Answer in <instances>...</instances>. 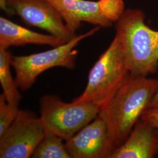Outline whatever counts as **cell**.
<instances>
[{"label": "cell", "instance_id": "obj_1", "mask_svg": "<svg viewBox=\"0 0 158 158\" xmlns=\"http://www.w3.org/2000/svg\"><path fill=\"white\" fill-rule=\"evenodd\" d=\"M158 89L157 79L130 74L110 101L100 108L98 115L106 122L115 147L130 135Z\"/></svg>", "mask_w": 158, "mask_h": 158}, {"label": "cell", "instance_id": "obj_2", "mask_svg": "<svg viewBox=\"0 0 158 158\" xmlns=\"http://www.w3.org/2000/svg\"><path fill=\"white\" fill-rule=\"evenodd\" d=\"M125 61L130 74L147 76L158 68V31L145 23V14L138 9L125 10L115 23Z\"/></svg>", "mask_w": 158, "mask_h": 158}, {"label": "cell", "instance_id": "obj_3", "mask_svg": "<svg viewBox=\"0 0 158 158\" xmlns=\"http://www.w3.org/2000/svg\"><path fill=\"white\" fill-rule=\"evenodd\" d=\"M130 74L119 40L115 35L91 69L85 90L73 101L89 102L101 108L110 101Z\"/></svg>", "mask_w": 158, "mask_h": 158}, {"label": "cell", "instance_id": "obj_4", "mask_svg": "<svg viewBox=\"0 0 158 158\" xmlns=\"http://www.w3.org/2000/svg\"><path fill=\"white\" fill-rule=\"evenodd\" d=\"M101 28L95 27L85 34L48 51L25 56H12L11 66L15 73V81L19 89L31 88L40 74L55 67L73 69L76 66L77 51L75 48L83 40L90 37Z\"/></svg>", "mask_w": 158, "mask_h": 158}, {"label": "cell", "instance_id": "obj_5", "mask_svg": "<svg viewBox=\"0 0 158 158\" xmlns=\"http://www.w3.org/2000/svg\"><path fill=\"white\" fill-rule=\"evenodd\" d=\"M40 118L45 129L66 141L98 115L100 108L89 102L68 103L46 94L40 99Z\"/></svg>", "mask_w": 158, "mask_h": 158}, {"label": "cell", "instance_id": "obj_6", "mask_svg": "<svg viewBox=\"0 0 158 158\" xmlns=\"http://www.w3.org/2000/svg\"><path fill=\"white\" fill-rule=\"evenodd\" d=\"M59 12L69 30L74 34L82 23L107 28L125 11L124 0H47Z\"/></svg>", "mask_w": 158, "mask_h": 158}, {"label": "cell", "instance_id": "obj_7", "mask_svg": "<svg viewBox=\"0 0 158 158\" xmlns=\"http://www.w3.org/2000/svg\"><path fill=\"white\" fill-rule=\"evenodd\" d=\"M45 133L40 117L28 110H19L10 127L0 136V158H31Z\"/></svg>", "mask_w": 158, "mask_h": 158}, {"label": "cell", "instance_id": "obj_8", "mask_svg": "<svg viewBox=\"0 0 158 158\" xmlns=\"http://www.w3.org/2000/svg\"><path fill=\"white\" fill-rule=\"evenodd\" d=\"M13 15L27 25L45 31L65 42L76 36L67 28L62 17L47 0H8Z\"/></svg>", "mask_w": 158, "mask_h": 158}, {"label": "cell", "instance_id": "obj_9", "mask_svg": "<svg viewBox=\"0 0 158 158\" xmlns=\"http://www.w3.org/2000/svg\"><path fill=\"white\" fill-rule=\"evenodd\" d=\"M65 141L71 158H109L116 148L99 115Z\"/></svg>", "mask_w": 158, "mask_h": 158}, {"label": "cell", "instance_id": "obj_10", "mask_svg": "<svg viewBox=\"0 0 158 158\" xmlns=\"http://www.w3.org/2000/svg\"><path fill=\"white\" fill-rule=\"evenodd\" d=\"M158 151V130L141 119L109 158H152Z\"/></svg>", "mask_w": 158, "mask_h": 158}, {"label": "cell", "instance_id": "obj_11", "mask_svg": "<svg viewBox=\"0 0 158 158\" xmlns=\"http://www.w3.org/2000/svg\"><path fill=\"white\" fill-rule=\"evenodd\" d=\"M64 42L51 34H40L14 23L4 17H0V48L8 49L11 46L28 44L56 47Z\"/></svg>", "mask_w": 158, "mask_h": 158}, {"label": "cell", "instance_id": "obj_12", "mask_svg": "<svg viewBox=\"0 0 158 158\" xmlns=\"http://www.w3.org/2000/svg\"><path fill=\"white\" fill-rule=\"evenodd\" d=\"M12 56L8 49L0 48V83L6 102L18 106L22 95L11 72Z\"/></svg>", "mask_w": 158, "mask_h": 158}, {"label": "cell", "instance_id": "obj_13", "mask_svg": "<svg viewBox=\"0 0 158 158\" xmlns=\"http://www.w3.org/2000/svg\"><path fill=\"white\" fill-rule=\"evenodd\" d=\"M64 139L45 129V135L31 156L32 158H71L65 147Z\"/></svg>", "mask_w": 158, "mask_h": 158}, {"label": "cell", "instance_id": "obj_14", "mask_svg": "<svg viewBox=\"0 0 158 158\" xmlns=\"http://www.w3.org/2000/svg\"><path fill=\"white\" fill-rule=\"evenodd\" d=\"M19 110L18 106L6 102L3 93L0 95V136L10 127Z\"/></svg>", "mask_w": 158, "mask_h": 158}, {"label": "cell", "instance_id": "obj_15", "mask_svg": "<svg viewBox=\"0 0 158 158\" xmlns=\"http://www.w3.org/2000/svg\"><path fill=\"white\" fill-rule=\"evenodd\" d=\"M141 119L147 121L158 130V107L148 108L142 114Z\"/></svg>", "mask_w": 158, "mask_h": 158}, {"label": "cell", "instance_id": "obj_16", "mask_svg": "<svg viewBox=\"0 0 158 158\" xmlns=\"http://www.w3.org/2000/svg\"><path fill=\"white\" fill-rule=\"evenodd\" d=\"M0 8L1 10L6 13L8 15H13L8 5V0H0Z\"/></svg>", "mask_w": 158, "mask_h": 158}, {"label": "cell", "instance_id": "obj_17", "mask_svg": "<svg viewBox=\"0 0 158 158\" xmlns=\"http://www.w3.org/2000/svg\"><path fill=\"white\" fill-rule=\"evenodd\" d=\"M156 107H158V89L157 91H156V94L153 97L152 100L150 103L149 108Z\"/></svg>", "mask_w": 158, "mask_h": 158}]
</instances>
